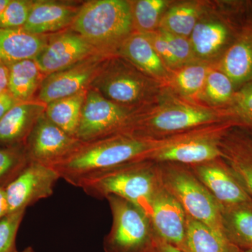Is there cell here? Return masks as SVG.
<instances>
[{
    "mask_svg": "<svg viewBox=\"0 0 252 252\" xmlns=\"http://www.w3.org/2000/svg\"><path fill=\"white\" fill-rule=\"evenodd\" d=\"M140 112L114 103L90 88L86 92L76 137L87 143L127 132Z\"/></svg>",
    "mask_w": 252,
    "mask_h": 252,
    "instance_id": "10",
    "label": "cell"
},
{
    "mask_svg": "<svg viewBox=\"0 0 252 252\" xmlns=\"http://www.w3.org/2000/svg\"><path fill=\"white\" fill-rule=\"evenodd\" d=\"M8 91L19 102L32 100L41 85L42 73L34 59L26 60L9 66Z\"/></svg>",
    "mask_w": 252,
    "mask_h": 252,
    "instance_id": "28",
    "label": "cell"
},
{
    "mask_svg": "<svg viewBox=\"0 0 252 252\" xmlns=\"http://www.w3.org/2000/svg\"><path fill=\"white\" fill-rule=\"evenodd\" d=\"M74 186L97 199L117 195L135 204L149 215L161 183L157 162L142 160L92 174L78 181Z\"/></svg>",
    "mask_w": 252,
    "mask_h": 252,
    "instance_id": "3",
    "label": "cell"
},
{
    "mask_svg": "<svg viewBox=\"0 0 252 252\" xmlns=\"http://www.w3.org/2000/svg\"><path fill=\"white\" fill-rule=\"evenodd\" d=\"M9 67L0 61V94L8 91Z\"/></svg>",
    "mask_w": 252,
    "mask_h": 252,
    "instance_id": "36",
    "label": "cell"
},
{
    "mask_svg": "<svg viewBox=\"0 0 252 252\" xmlns=\"http://www.w3.org/2000/svg\"><path fill=\"white\" fill-rule=\"evenodd\" d=\"M30 162L25 144L0 146V187L11 183Z\"/></svg>",
    "mask_w": 252,
    "mask_h": 252,
    "instance_id": "31",
    "label": "cell"
},
{
    "mask_svg": "<svg viewBox=\"0 0 252 252\" xmlns=\"http://www.w3.org/2000/svg\"><path fill=\"white\" fill-rule=\"evenodd\" d=\"M189 167L220 204V209L252 202V197L221 158Z\"/></svg>",
    "mask_w": 252,
    "mask_h": 252,
    "instance_id": "15",
    "label": "cell"
},
{
    "mask_svg": "<svg viewBox=\"0 0 252 252\" xmlns=\"http://www.w3.org/2000/svg\"><path fill=\"white\" fill-rule=\"evenodd\" d=\"M97 54L99 53L75 32H67L48 41L34 61L41 72L49 75Z\"/></svg>",
    "mask_w": 252,
    "mask_h": 252,
    "instance_id": "16",
    "label": "cell"
},
{
    "mask_svg": "<svg viewBox=\"0 0 252 252\" xmlns=\"http://www.w3.org/2000/svg\"><path fill=\"white\" fill-rule=\"evenodd\" d=\"M90 86L114 103L138 112L153 105L165 87L119 55L104 61Z\"/></svg>",
    "mask_w": 252,
    "mask_h": 252,
    "instance_id": "6",
    "label": "cell"
},
{
    "mask_svg": "<svg viewBox=\"0 0 252 252\" xmlns=\"http://www.w3.org/2000/svg\"><path fill=\"white\" fill-rule=\"evenodd\" d=\"M117 55L128 61L149 77L161 83L164 86L166 84L170 70L144 34L133 32L124 41Z\"/></svg>",
    "mask_w": 252,
    "mask_h": 252,
    "instance_id": "20",
    "label": "cell"
},
{
    "mask_svg": "<svg viewBox=\"0 0 252 252\" xmlns=\"http://www.w3.org/2000/svg\"><path fill=\"white\" fill-rule=\"evenodd\" d=\"M61 178L53 167L31 161L17 177L5 187L9 213L26 210L54 193L55 185Z\"/></svg>",
    "mask_w": 252,
    "mask_h": 252,
    "instance_id": "12",
    "label": "cell"
},
{
    "mask_svg": "<svg viewBox=\"0 0 252 252\" xmlns=\"http://www.w3.org/2000/svg\"><path fill=\"white\" fill-rule=\"evenodd\" d=\"M215 66L198 61L170 70L165 87L182 98L198 102L207 75Z\"/></svg>",
    "mask_w": 252,
    "mask_h": 252,
    "instance_id": "24",
    "label": "cell"
},
{
    "mask_svg": "<svg viewBox=\"0 0 252 252\" xmlns=\"http://www.w3.org/2000/svg\"><path fill=\"white\" fill-rule=\"evenodd\" d=\"M220 158L252 198V137L239 127H230L220 140Z\"/></svg>",
    "mask_w": 252,
    "mask_h": 252,
    "instance_id": "17",
    "label": "cell"
},
{
    "mask_svg": "<svg viewBox=\"0 0 252 252\" xmlns=\"http://www.w3.org/2000/svg\"><path fill=\"white\" fill-rule=\"evenodd\" d=\"M32 4L33 1L9 0L0 16V28H22L27 22Z\"/></svg>",
    "mask_w": 252,
    "mask_h": 252,
    "instance_id": "33",
    "label": "cell"
},
{
    "mask_svg": "<svg viewBox=\"0 0 252 252\" xmlns=\"http://www.w3.org/2000/svg\"><path fill=\"white\" fill-rule=\"evenodd\" d=\"M225 109L228 113L230 122L252 137V82L238 89Z\"/></svg>",
    "mask_w": 252,
    "mask_h": 252,
    "instance_id": "32",
    "label": "cell"
},
{
    "mask_svg": "<svg viewBox=\"0 0 252 252\" xmlns=\"http://www.w3.org/2000/svg\"><path fill=\"white\" fill-rule=\"evenodd\" d=\"M109 56L97 54L89 56L65 69L46 76L39 89V102L48 104L86 90Z\"/></svg>",
    "mask_w": 252,
    "mask_h": 252,
    "instance_id": "13",
    "label": "cell"
},
{
    "mask_svg": "<svg viewBox=\"0 0 252 252\" xmlns=\"http://www.w3.org/2000/svg\"><path fill=\"white\" fill-rule=\"evenodd\" d=\"M175 0H132L130 1L132 27L135 32L147 34L157 31Z\"/></svg>",
    "mask_w": 252,
    "mask_h": 252,
    "instance_id": "29",
    "label": "cell"
},
{
    "mask_svg": "<svg viewBox=\"0 0 252 252\" xmlns=\"http://www.w3.org/2000/svg\"><path fill=\"white\" fill-rule=\"evenodd\" d=\"M251 4L211 0L189 37L195 61L217 65L236 39Z\"/></svg>",
    "mask_w": 252,
    "mask_h": 252,
    "instance_id": "4",
    "label": "cell"
},
{
    "mask_svg": "<svg viewBox=\"0 0 252 252\" xmlns=\"http://www.w3.org/2000/svg\"><path fill=\"white\" fill-rule=\"evenodd\" d=\"M233 127L230 123H221L158 140L145 160L193 165L219 158L222 135Z\"/></svg>",
    "mask_w": 252,
    "mask_h": 252,
    "instance_id": "8",
    "label": "cell"
},
{
    "mask_svg": "<svg viewBox=\"0 0 252 252\" xmlns=\"http://www.w3.org/2000/svg\"><path fill=\"white\" fill-rule=\"evenodd\" d=\"M236 91L230 78L214 67L207 75L198 102L212 108L225 109L231 102Z\"/></svg>",
    "mask_w": 252,
    "mask_h": 252,
    "instance_id": "30",
    "label": "cell"
},
{
    "mask_svg": "<svg viewBox=\"0 0 252 252\" xmlns=\"http://www.w3.org/2000/svg\"><path fill=\"white\" fill-rule=\"evenodd\" d=\"M152 252H184L180 249L156 238L155 244Z\"/></svg>",
    "mask_w": 252,
    "mask_h": 252,
    "instance_id": "37",
    "label": "cell"
},
{
    "mask_svg": "<svg viewBox=\"0 0 252 252\" xmlns=\"http://www.w3.org/2000/svg\"><path fill=\"white\" fill-rule=\"evenodd\" d=\"M72 26L73 31L99 54L116 56L134 32L130 1H88L79 9Z\"/></svg>",
    "mask_w": 252,
    "mask_h": 252,
    "instance_id": "5",
    "label": "cell"
},
{
    "mask_svg": "<svg viewBox=\"0 0 252 252\" xmlns=\"http://www.w3.org/2000/svg\"><path fill=\"white\" fill-rule=\"evenodd\" d=\"M46 104L36 101L21 102L0 119V146L25 144Z\"/></svg>",
    "mask_w": 252,
    "mask_h": 252,
    "instance_id": "19",
    "label": "cell"
},
{
    "mask_svg": "<svg viewBox=\"0 0 252 252\" xmlns=\"http://www.w3.org/2000/svg\"><path fill=\"white\" fill-rule=\"evenodd\" d=\"M157 163L162 187L180 203L187 215L223 233L220 204L189 165Z\"/></svg>",
    "mask_w": 252,
    "mask_h": 252,
    "instance_id": "7",
    "label": "cell"
},
{
    "mask_svg": "<svg viewBox=\"0 0 252 252\" xmlns=\"http://www.w3.org/2000/svg\"><path fill=\"white\" fill-rule=\"evenodd\" d=\"M243 252H252V250H246V251H243Z\"/></svg>",
    "mask_w": 252,
    "mask_h": 252,
    "instance_id": "41",
    "label": "cell"
},
{
    "mask_svg": "<svg viewBox=\"0 0 252 252\" xmlns=\"http://www.w3.org/2000/svg\"><path fill=\"white\" fill-rule=\"evenodd\" d=\"M149 215L156 238L182 250L187 232V214L162 185L154 196Z\"/></svg>",
    "mask_w": 252,
    "mask_h": 252,
    "instance_id": "14",
    "label": "cell"
},
{
    "mask_svg": "<svg viewBox=\"0 0 252 252\" xmlns=\"http://www.w3.org/2000/svg\"><path fill=\"white\" fill-rule=\"evenodd\" d=\"M215 67L230 78L236 90L252 82V1L236 39Z\"/></svg>",
    "mask_w": 252,
    "mask_h": 252,
    "instance_id": "18",
    "label": "cell"
},
{
    "mask_svg": "<svg viewBox=\"0 0 252 252\" xmlns=\"http://www.w3.org/2000/svg\"><path fill=\"white\" fill-rule=\"evenodd\" d=\"M242 252H243V251H242Z\"/></svg>",
    "mask_w": 252,
    "mask_h": 252,
    "instance_id": "42",
    "label": "cell"
},
{
    "mask_svg": "<svg viewBox=\"0 0 252 252\" xmlns=\"http://www.w3.org/2000/svg\"><path fill=\"white\" fill-rule=\"evenodd\" d=\"M78 11L79 9L66 3L33 1L27 22L22 28L36 35L61 31L72 24Z\"/></svg>",
    "mask_w": 252,
    "mask_h": 252,
    "instance_id": "21",
    "label": "cell"
},
{
    "mask_svg": "<svg viewBox=\"0 0 252 252\" xmlns=\"http://www.w3.org/2000/svg\"><path fill=\"white\" fill-rule=\"evenodd\" d=\"M48 41L43 35L25 31L0 28V61L7 67L14 63L34 59Z\"/></svg>",
    "mask_w": 252,
    "mask_h": 252,
    "instance_id": "22",
    "label": "cell"
},
{
    "mask_svg": "<svg viewBox=\"0 0 252 252\" xmlns=\"http://www.w3.org/2000/svg\"><path fill=\"white\" fill-rule=\"evenodd\" d=\"M26 210L11 212L0 220V252H13L16 236Z\"/></svg>",
    "mask_w": 252,
    "mask_h": 252,
    "instance_id": "34",
    "label": "cell"
},
{
    "mask_svg": "<svg viewBox=\"0 0 252 252\" xmlns=\"http://www.w3.org/2000/svg\"><path fill=\"white\" fill-rule=\"evenodd\" d=\"M19 102H21L15 99L9 91L0 94V119Z\"/></svg>",
    "mask_w": 252,
    "mask_h": 252,
    "instance_id": "35",
    "label": "cell"
},
{
    "mask_svg": "<svg viewBox=\"0 0 252 252\" xmlns=\"http://www.w3.org/2000/svg\"><path fill=\"white\" fill-rule=\"evenodd\" d=\"M9 1V0H0V16H1Z\"/></svg>",
    "mask_w": 252,
    "mask_h": 252,
    "instance_id": "39",
    "label": "cell"
},
{
    "mask_svg": "<svg viewBox=\"0 0 252 252\" xmlns=\"http://www.w3.org/2000/svg\"><path fill=\"white\" fill-rule=\"evenodd\" d=\"M227 240L242 251L252 250V202L221 208Z\"/></svg>",
    "mask_w": 252,
    "mask_h": 252,
    "instance_id": "26",
    "label": "cell"
},
{
    "mask_svg": "<svg viewBox=\"0 0 252 252\" xmlns=\"http://www.w3.org/2000/svg\"><path fill=\"white\" fill-rule=\"evenodd\" d=\"M158 140L119 133L83 143L72 155L53 165L61 178L73 186L87 177L127 162L145 160Z\"/></svg>",
    "mask_w": 252,
    "mask_h": 252,
    "instance_id": "2",
    "label": "cell"
},
{
    "mask_svg": "<svg viewBox=\"0 0 252 252\" xmlns=\"http://www.w3.org/2000/svg\"><path fill=\"white\" fill-rule=\"evenodd\" d=\"M112 225L104 240V252H152L156 235L147 212L128 200L111 195Z\"/></svg>",
    "mask_w": 252,
    "mask_h": 252,
    "instance_id": "9",
    "label": "cell"
},
{
    "mask_svg": "<svg viewBox=\"0 0 252 252\" xmlns=\"http://www.w3.org/2000/svg\"><path fill=\"white\" fill-rule=\"evenodd\" d=\"M221 123H230L226 109L189 101L164 87L157 102L137 115L126 133L159 140Z\"/></svg>",
    "mask_w": 252,
    "mask_h": 252,
    "instance_id": "1",
    "label": "cell"
},
{
    "mask_svg": "<svg viewBox=\"0 0 252 252\" xmlns=\"http://www.w3.org/2000/svg\"><path fill=\"white\" fill-rule=\"evenodd\" d=\"M87 90L46 104L49 120L69 135L76 137Z\"/></svg>",
    "mask_w": 252,
    "mask_h": 252,
    "instance_id": "27",
    "label": "cell"
},
{
    "mask_svg": "<svg viewBox=\"0 0 252 252\" xmlns=\"http://www.w3.org/2000/svg\"><path fill=\"white\" fill-rule=\"evenodd\" d=\"M211 0H175L167 10L159 29L182 37H190Z\"/></svg>",
    "mask_w": 252,
    "mask_h": 252,
    "instance_id": "23",
    "label": "cell"
},
{
    "mask_svg": "<svg viewBox=\"0 0 252 252\" xmlns=\"http://www.w3.org/2000/svg\"><path fill=\"white\" fill-rule=\"evenodd\" d=\"M82 144L49 120L44 112L32 129L25 146L30 161L52 167L72 155Z\"/></svg>",
    "mask_w": 252,
    "mask_h": 252,
    "instance_id": "11",
    "label": "cell"
},
{
    "mask_svg": "<svg viewBox=\"0 0 252 252\" xmlns=\"http://www.w3.org/2000/svg\"><path fill=\"white\" fill-rule=\"evenodd\" d=\"M13 252H35V251H34V249L31 248V247H28V248L23 250V251H18V250H15V251Z\"/></svg>",
    "mask_w": 252,
    "mask_h": 252,
    "instance_id": "40",
    "label": "cell"
},
{
    "mask_svg": "<svg viewBox=\"0 0 252 252\" xmlns=\"http://www.w3.org/2000/svg\"><path fill=\"white\" fill-rule=\"evenodd\" d=\"M184 252H242L223 233L187 215Z\"/></svg>",
    "mask_w": 252,
    "mask_h": 252,
    "instance_id": "25",
    "label": "cell"
},
{
    "mask_svg": "<svg viewBox=\"0 0 252 252\" xmlns=\"http://www.w3.org/2000/svg\"><path fill=\"white\" fill-rule=\"evenodd\" d=\"M9 213V204L5 187H0V220Z\"/></svg>",
    "mask_w": 252,
    "mask_h": 252,
    "instance_id": "38",
    "label": "cell"
}]
</instances>
